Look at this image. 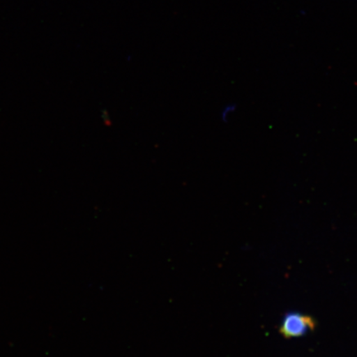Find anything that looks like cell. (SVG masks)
Returning a JSON list of instances; mask_svg holds the SVG:
<instances>
[{"instance_id":"1","label":"cell","mask_w":357,"mask_h":357,"mask_svg":"<svg viewBox=\"0 0 357 357\" xmlns=\"http://www.w3.org/2000/svg\"><path fill=\"white\" fill-rule=\"evenodd\" d=\"M315 328V320L311 316L301 312H289L281 323L280 333L285 338L300 337L314 331Z\"/></svg>"},{"instance_id":"2","label":"cell","mask_w":357,"mask_h":357,"mask_svg":"<svg viewBox=\"0 0 357 357\" xmlns=\"http://www.w3.org/2000/svg\"><path fill=\"white\" fill-rule=\"evenodd\" d=\"M354 1H357V0H354Z\"/></svg>"}]
</instances>
